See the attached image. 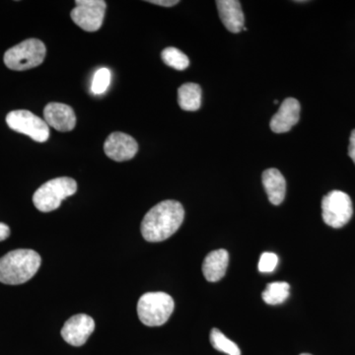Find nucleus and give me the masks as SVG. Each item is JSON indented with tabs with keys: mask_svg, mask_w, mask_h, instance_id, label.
<instances>
[{
	"mask_svg": "<svg viewBox=\"0 0 355 355\" xmlns=\"http://www.w3.org/2000/svg\"><path fill=\"white\" fill-rule=\"evenodd\" d=\"M184 218L183 205L164 200L149 210L141 222V234L148 242H162L177 232Z\"/></svg>",
	"mask_w": 355,
	"mask_h": 355,
	"instance_id": "obj_1",
	"label": "nucleus"
},
{
	"mask_svg": "<svg viewBox=\"0 0 355 355\" xmlns=\"http://www.w3.org/2000/svg\"><path fill=\"white\" fill-rule=\"evenodd\" d=\"M42 259L37 252L18 249L0 258V282L9 286L25 284L36 275Z\"/></svg>",
	"mask_w": 355,
	"mask_h": 355,
	"instance_id": "obj_2",
	"label": "nucleus"
},
{
	"mask_svg": "<svg viewBox=\"0 0 355 355\" xmlns=\"http://www.w3.org/2000/svg\"><path fill=\"white\" fill-rule=\"evenodd\" d=\"M174 300L165 292H148L139 298L137 314L142 324L159 327L167 323L174 311Z\"/></svg>",
	"mask_w": 355,
	"mask_h": 355,
	"instance_id": "obj_3",
	"label": "nucleus"
},
{
	"mask_svg": "<svg viewBox=\"0 0 355 355\" xmlns=\"http://www.w3.org/2000/svg\"><path fill=\"white\" fill-rule=\"evenodd\" d=\"M76 191V180L69 177L55 178L46 182L35 191L33 202L40 211H53L60 207L62 200L73 196Z\"/></svg>",
	"mask_w": 355,
	"mask_h": 355,
	"instance_id": "obj_4",
	"label": "nucleus"
},
{
	"mask_svg": "<svg viewBox=\"0 0 355 355\" xmlns=\"http://www.w3.org/2000/svg\"><path fill=\"white\" fill-rule=\"evenodd\" d=\"M46 55V46L38 39H28L4 53V64L9 69L23 71L43 64Z\"/></svg>",
	"mask_w": 355,
	"mask_h": 355,
	"instance_id": "obj_5",
	"label": "nucleus"
},
{
	"mask_svg": "<svg viewBox=\"0 0 355 355\" xmlns=\"http://www.w3.org/2000/svg\"><path fill=\"white\" fill-rule=\"evenodd\" d=\"M354 214L352 198L342 191H333L322 200V216L327 225L342 228Z\"/></svg>",
	"mask_w": 355,
	"mask_h": 355,
	"instance_id": "obj_6",
	"label": "nucleus"
},
{
	"mask_svg": "<svg viewBox=\"0 0 355 355\" xmlns=\"http://www.w3.org/2000/svg\"><path fill=\"white\" fill-rule=\"evenodd\" d=\"M6 123L14 132L28 135L37 142H46L50 137L48 123L27 110L10 112L6 116Z\"/></svg>",
	"mask_w": 355,
	"mask_h": 355,
	"instance_id": "obj_7",
	"label": "nucleus"
},
{
	"mask_svg": "<svg viewBox=\"0 0 355 355\" xmlns=\"http://www.w3.org/2000/svg\"><path fill=\"white\" fill-rule=\"evenodd\" d=\"M70 16L77 26L86 32H96L101 28L106 12L104 0H77Z\"/></svg>",
	"mask_w": 355,
	"mask_h": 355,
	"instance_id": "obj_8",
	"label": "nucleus"
},
{
	"mask_svg": "<svg viewBox=\"0 0 355 355\" xmlns=\"http://www.w3.org/2000/svg\"><path fill=\"white\" fill-rule=\"evenodd\" d=\"M94 330V320L88 315L78 314L65 322L60 333L62 338L69 345L83 347Z\"/></svg>",
	"mask_w": 355,
	"mask_h": 355,
	"instance_id": "obj_9",
	"label": "nucleus"
},
{
	"mask_svg": "<svg viewBox=\"0 0 355 355\" xmlns=\"http://www.w3.org/2000/svg\"><path fill=\"white\" fill-rule=\"evenodd\" d=\"M104 151L112 160L123 162L135 157L139 151V144L137 140L127 133L116 132L107 137Z\"/></svg>",
	"mask_w": 355,
	"mask_h": 355,
	"instance_id": "obj_10",
	"label": "nucleus"
},
{
	"mask_svg": "<svg viewBox=\"0 0 355 355\" xmlns=\"http://www.w3.org/2000/svg\"><path fill=\"white\" fill-rule=\"evenodd\" d=\"M44 121L58 132H70L76 125L73 109L62 103H50L44 109Z\"/></svg>",
	"mask_w": 355,
	"mask_h": 355,
	"instance_id": "obj_11",
	"label": "nucleus"
},
{
	"mask_svg": "<svg viewBox=\"0 0 355 355\" xmlns=\"http://www.w3.org/2000/svg\"><path fill=\"white\" fill-rule=\"evenodd\" d=\"M300 103L295 98H286L270 120V130L275 133L289 132L300 120Z\"/></svg>",
	"mask_w": 355,
	"mask_h": 355,
	"instance_id": "obj_12",
	"label": "nucleus"
},
{
	"mask_svg": "<svg viewBox=\"0 0 355 355\" xmlns=\"http://www.w3.org/2000/svg\"><path fill=\"white\" fill-rule=\"evenodd\" d=\"M219 17L229 32L238 34L244 29L245 16L238 0H217Z\"/></svg>",
	"mask_w": 355,
	"mask_h": 355,
	"instance_id": "obj_13",
	"label": "nucleus"
},
{
	"mask_svg": "<svg viewBox=\"0 0 355 355\" xmlns=\"http://www.w3.org/2000/svg\"><path fill=\"white\" fill-rule=\"evenodd\" d=\"M229 265V254L226 250L219 249L210 252L202 263V272L209 282L223 279Z\"/></svg>",
	"mask_w": 355,
	"mask_h": 355,
	"instance_id": "obj_14",
	"label": "nucleus"
},
{
	"mask_svg": "<svg viewBox=\"0 0 355 355\" xmlns=\"http://www.w3.org/2000/svg\"><path fill=\"white\" fill-rule=\"evenodd\" d=\"M263 188L270 202L279 205L284 202L286 193V181L279 170L270 168L263 173Z\"/></svg>",
	"mask_w": 355,
	"mask_h": 355,
	"instance_id": "obj_15",
	"label": "nucleus"
},
{
	"mask_svg": "<svg viewBox=\"0 0 355 355\" xmlns=\"http://www.w3.org/2000/svg\"><path fill=\"white\" fill-rule=\"evenodd\" d=\"M202 88L197 83H184L178 89V103L182 110L198 111L202 106Z\"/></svg>",
	"mask_w": 355,
	"mask_h": 355,
	"instance_id": "obj_16",
	"label": "nucleus"
},
{
	"mask_svg": "<svg viewBox=\"0 0 355 355\" xmlns=\"http://www.w3.org/2000/svg\"><path fill=\"white\" fill-rule=\"evenodd\" d=\"M291 294V286L287 282H275L268 284L261 294L263 301L268 305H279L287 300Z\"/></svg>",
	"mask_w": 355,
	"mask_h": 355,
	"instance_id": "obj_17",
	"label": "nucleus"
},
{
	"mask_svg": "<svg viewBox=\"0 0 355 355\" xmlns=\"http://www.w3.org/2000/svg\"><path fill=\"white\" fill-rule=\"evenodd\" d=\"M210 343L214 349L218 352L228 355H241V350L238 345L232 340H229L227 336L221 333L218 329L214 328L210 331Z\"/></svg>",
	"mask_w": 355,
	"mask_h": 355,
	"instance_id": "obj_18",
	"label": "nucleus"
},
{
	"mask_svg": "<svg viewBox=\"0 0 355 355\" xmlns=\"http://www.w3.org/2000/svg\"><path fill=\"white\" fill-rule=\"evenodd\" d=\"M163 62L168 67L177 70H184L190 65V60L186 55L174 46L166 48L161 53Z\"/></svg>",
	"mask_w": 355,
	"mask_h": 355,
	"instance_id": "obj_19",
	"label": "nucleus"
},
{
	"mask_svg": "<svg viewBox=\"0 0 355 355\" xmlns=\"http://www.w3.org/2000/svg\"><path fill=\"white\" fill-rule=\"evenodd\" d=\"M111 77L110 69H105V67L98 69L92 81V92L95 95H101L106 92L110 83H111Z\"/></svg>",
	"mask_w": 355,
	"mask_h": 355,
	"instance_id": "obj_20",
	"label": "nucleus"
},
{
	"mask_svg": "<svg viewBox=\"0 0 355 355\" xmlns=\"http://www.w3.org/2000/svg\"><path fill=\"white\" fill-rule=\"evenodd\" d=\"M277 263H279V257L275 253H266L261 254L260 261H259V270L261 272L270 273L277 268Z\"/></svg>",
	"mask_w": 355,
	"mask_h": 355,
	"instance_id": "obj_21",
	"label": "nucleus"
},
{
	"mask_svg": "<svg viewBox=\"0 0 355 355\" xmlns=\"http://www.w3.org/2000/svg\"><path fill=\"white\" fill-rule=\"evenodd\" d=\"M149 3L155 4V6L172 7L179 3V0H149Z\"/></svg>",
	"mask_w": 355,
	"mask_h": 355,
	"instance_id": "obj_22",
	"label": "nucleus"
},
{
	"mask_svg": "<svg viewBox=\"0 0 355 355\" xmlns=\"http://www.w3.org/2000/svg\"><path fill=\"white\" fill-rule=\"evenodd\" d=\"M349 156L355 164V130H352V135H350Z\"/></svg>",
	"mask_w": 355,
	"mask_h": 355,
	"instance_id": "obj_23",
	"label": "nucleus"
},
{
	"mask_svg": "<svg viewBox=\"0 0 355 355\" xmlns=\"http://www.w3.org/2000/svg\"><path fill=\"white\" fill-rule=\"evenodd\" d=\"M10 236V228L6 224L0 222V242L4 241Z\"/></svg>",
	"mask_w": 355,
	"mask_h": 355,
	"instance_id": "obj_24",
	"label": "nucleus"
},
{
	"mask_svg": "<svg viewBox=\"0 0 355 355\" xmlns=\"http://www.w3.org/2000/svg\"><path fill=\"white\" fill-rule=\"evenodd\" d=\"M273 103H275V104H279V101H277V100H275V101H273Z\"/></svg>",
	"mask_w": 355,
	"mask_h": 355,
	"instance_id": "obj_25",
	"label": "nucleus"
},
{
	"mask_svg": "<svg viewBox=\"0 0 355 355\" xmlns=\"http://www.w3.org/2000/svg\"><path fill=\"white\" fill-rule=\"evenodd\" d=\"M300 355H311L309 354H300Z\"/></svg>",
	"mask_w": 355,
	"mask_h": 355,
	"instance_id": "obj_26",
	"label": "nucleus"
}]
</instances>
